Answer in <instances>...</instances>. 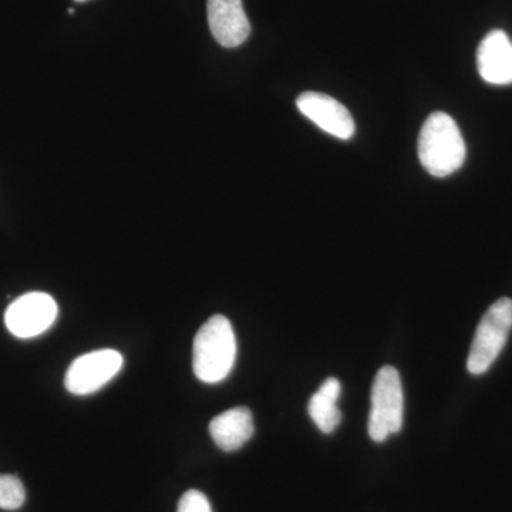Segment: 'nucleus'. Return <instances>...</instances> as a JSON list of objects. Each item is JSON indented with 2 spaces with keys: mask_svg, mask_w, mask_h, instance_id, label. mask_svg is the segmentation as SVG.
Here are the masks:
<instances>
[{
  "mask_svg": "<svg viewBox=\"0 0 512 512\" xmlns=\"http://www.w3.org/2000/svg\"><path fill=\"white\" fill-rule=\"evenodd\" d=\"M208 23L221 46L238 47L248 39L251 25L242 0H207Z\"/></svg>",
  "mask_w": 512,
  "mask_h": 512,
  "instance_id": "nucleus-8",
  "label": "nucleus"
},
{
  "mask_svg": "<svg viewBox=\"0 0 512 512\" xmlns=\"http://www.w3.org/2000/svg\"><path fill=\"white\" fill-rule=\"evenodd\" d=\"M299 111L330 136L349 140L355 136L356 126L352 114L340 101L328 94L306 92L296 100Z\"/></svg>",
  "mask_w": 512,
  "mask_h": 512,
  "instance_id": "nucleus-7",
  "label": "nucleus"
},
{
  "mask_svg": "<svg viewBox=\"0 0 512 512\" xmlns=\"http://www.w3.org/2000/svg\"><path fill=\"white\" fill-rule=\"evenodd\" d=\"M254 419L247 407H235L220 416L214 417L210 423L212 440L224 451L239 450L254 436Z\"/></svg>",
  "mask_w": 512,
  "mask_h": 512,
  "instance_id": "nucleus-10",
  "label": "nucleus"
},
{
  "mask_svg": "<svg viewBox=\"0 0 512 512\" xmlns=\"http://www.w3.org/2000/svg\"><path fill=\"white\" fill-rule=\"evenodd\" d=\"M57 312V303L49 293H25L6 311V328L16 338H35L45 333L55 323Z\"/></svg>",
  "mask_w": 512,
  "mask_h": 512,
  "instance_id": "nucleus-6",
  "label": "nucleus"
},
{
  "mask_svg": "<svg viewBox=\"0 0 512 512\" xmlns=\"http://www.w3.org/2000/svg\"><path fill=\"white\" fill-rule=\"evenodd\" d=\"M177 512H212V510L207 495L198 490H190L181 497Z\"/></svg>",
  "mask_w": 512,
  "mask_h": 512,
  "instance_id": "nucleus-13",
  "label": "nucleus"
},
{
  "mask_svg": "<svg viewBox=\"0 0 512 512\" xmlns=\"http://www.w3.org/2000/svg\"><path fill=\"white\" fill-rule=\"evenodd\" d=\"M237 359V338L225 316L215 315L198 330L192 349L195 376L204 383L227 379Z\"/></svg>",
  "mask_w": 512,
  "mask_h": 512,
  "instance_id": "nucleus-2",
  "label": "nucleus"
},
{
  "mask_svg": "<svg viewBox=\"0 0 512 512\" xmlns=\"http://www.w3.org/2000/svg\"><path fill=\"white\" fill-rule=\"evenodd\" d=\"M124 359L113 349L94 350L77 357L64 377V386L76 396L96 393L119 375Z\"/></svg>",
  "mask_w": 512,
  "mask_h": 512,
  "instance_id": "nucleus-5",
  "label": "nucleus"
},
{
  "mask_svg": "<svg viewBox=\"0 0 512 512\" xmlns=\"http://www.w3.org/2000/svg\"><path fill=\"white\" fill-rule=\"evenodd\" d=\"M340 393H342V384L336 377H329L320 384L318 392L309 400V416L322 433H333L342 420V413L338 407Z\"/></svg>",
  "mask_w": 512,
  "mask_h": 512,
  "instance_id": "nucleus-11",
  "label": "nucleus"
},
{
  "mask_svg": "<svg viewBox=\"0 0 512 512\" xmlns=\"http://www.w3.org/2000/svg\"><path fill=\"white\" fill-rule=\"evenodd\" d=\"M511 329L512 301L510 298L498 299L478 323L467 360V369L471 375H483L493 366L507 343Z\"/></svg>",
  "mask_w": 512,
  "mask_h": 512,
  "instance_id": "nucleus-4",
  "label": "nucleus"
},
{
  "mask_svg": "<svg viewBox=\"0 0 512 512\" xmlns=\"http://www.w3.org/2000/svg\"><path fill=\"white\" fill-rule=\"evenodd\" d=\"M481 79L494 86L512 84V42L504 30H491L477 50Z\"/></svg>",
  "mask_w": 512,
  "mask_h": 512,
  "instance_id": "nucleus-9",
  "label": "nucleus"
},
{
  "mask_svg": "<svg viewBox=\"0 0 512 512\" xmlns=\"http://www.w3.org/2000/svg\"><path fill=\"white\" fill-rule=\"evenodd\" d=\"M419 160L427 173L448 177L466 161V143L453 117L443 111L430 114L420 130Z\"/></svg>",
  "mask_w": 512,
  "mask_h": 512,
  "instance_id": "nucleus-1",
  "label": "nucleus"
},
{
  "mask_svg": "<svg viewBox=\"0 0 512 512\" xmlns=\"http://www.w3.org/2000/svg\"><path fill=\"white\" fill-rule=\"evenodd\" d=\"M404 396L402 379L392 366L377 372L372 387V409L369 414V436L383 443L403 426Z\"/></svg>",
  "mask_w": 512,
  "mask_h": 512,
  "instance_id": "nucleus-3",
  "label": "nucleus"
},
{
  "mask_svg": "<svg viewBox=\"0 0 512 512\" xmlns=\"http://www.w3.org/2000/svg\"><path fill=\"white\" fill-rule=\"evenodd\" d=\"M76 2H89V0H76Z\"/></svg>",
  "mask_w": 512,
  "mask_h": 512,
  "instance_id": "nucleus-14",
  "label": "nucleus"
},
{
  "mask_svg": "<svg viewBox=\"0 0 512 512\" xmlns=\"http://www.w3.org/2000/svg\"><path fill=\"white\" fill-rule=\"evenodd\" d=\"M25 500V485L20 478L12 474H0V508L8 511L19 510Z\"/></svg>",
  "mask_w": 512,
  "mask_h": 512,
  "instance_id": "nucleus-12",
  "label": "nucleus"
}]
</instances>
